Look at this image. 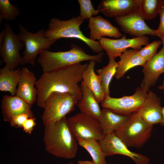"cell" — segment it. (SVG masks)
Here are the masks:
<instances>
[{"label":"cell","mask_w":164,"mask_h":164,"mask_svg":"<svg viewBox=\"0 0 164 164\" xmlns=\"http://www.w3.org/2000/svg\"><path fill=\"white\" fill-rule=\"evenodd\" d=\"M88 63H81L50 72L43 73L37 80V105L43 108L48 97L54 92L70 94L78 101L81 99V87L83 73Z\"/></svg>","instance_id":"1"},{"label":"cell","mask_w":164,"mask_h":164,"mask_svg":"<svg viewBox=\"0 0 164 164\" xmlns=\"http://www.w3.org/2000/svg\"><path fill=\"white\" fill-rule=\"evenodd\" d=\"M45 127L43 142L46 151L56 157L74 158L78 144L69 129L66 117Z\"/></svg>","instance_id":"2"},{"label":"cell","mask_w":164,"mask_h":164,"mask_svg":"<svg viewBox=\"0 0 164 164\" xmlns=\"http://www.w3.org/2000/svg\"><path fill=\"white\" fill-rule=\"evenodd\" d=\"M71 46L70 49L66 51H42L37 62L41 66L43 73L63 69L84 61L93 60L98 63L102 62L103 52L91 55L86 53L83 48L77 45L72 44Z\"/></svg>","instance_id":"3"},{"label":"cell","mask_w":164,"mask_h":164,"mask_svg":"<svg viewBox=\"0 0 164 164\" xmlns=\"http://www.w3.org/2000/svg\"><path fill=\"white\" fill-rule=\"evenodd\" d=\"M84 21L80 15L66 20L52 18L45 31V36L52 40H58L62 38L78 39L85 43L94 52L98 53L102 52L99 41L90 39L80 30V27Z\"/></svg>","instance_id":"4"},{"label":"cell","mask_w":164,"mask_h":164,"mask_svg":"<svg viewBox=\"0 0 164 164\" xmlns=\"http://www.w3.org/2000/svg\"><path fill=\"white\" fill-rule=\"evenodd\" d=\"M153 126L136 112L114 132L128 147L140 148L150 137Z\"/></svg>","instance_id":"5"},{"label":"cell","mask_w":164,"mask_h":164,"mask_svg":"<svg viewBox=\"0 0 164 164\" xmlns=\"http://www.w3.org/2000/svg\"><path fill=\"white\" fill-rule=\"evenodd\" d=\"M78 101L67 93L54 92L46 100L42 116L45 126L66 117L74 109Z\"/></svg>","instance_id":"6"},{"label":"cell","mask_w":164,"mask_h":164,"mask_svg":"<svg viewBox=\"0 0 164 164\" xmlns=\"http://www.w3.org/2000/svg\"><path fill=\"white\" fill-rule=\"evenodd\" d=\"M19 32L17 35L25 46L23 58L26 64L29 63L33 67L38 54L44 50H48L58 40L50 39L45 36L44 29L33 33L28 31L18 22Z\"/></svg>","instance_id":"7"},{"label":"cell","mask_w":164,"mask_h":164,"mask_svg":"<svg viewBox=\"0 0 164 164\" xmlns=\"http://www.w3.org/2000/svg\"><path fill=\"white\" fill-rule=\"evenodd\" d=\"M5 33L0 47V56L5 66L11 70H14L19 65L26 64L20 54V50L23 49L25 46L19 37L13 31L9 24L5 22Z\"/></svg>","instance_id":"8"},{"label":"cell","mask_w":164,"mask_h":164,"mask_svg":"<svg viewBox=\"0 0 164 164\" xmlns=\"http://www.w3.org/2000/svg\"><path fill=\"white\" fill-rule=\"evenodd\" d=\"M148 92L140 87L137 88L135 93L130 96L114 98L105 95L101 105L103 108H109L116 114L129 116L139 110Z\"/></svg>","instance_id":"9"},{"label":"cell","mask_w":164,"mask_h":164,"mask_svg":"<svg viewBox=\"0 0 164 164\" xmlns=\"http://www.w3.org/2000/svg\"><path fill=\"white\" fill-rule=\"evenodd\" d=\"M69 129L76 138L98 141L104 136L98 120L81 112L68 118Z\"/></svg>","instance_id":"10"},{"label":"cell","mask_w":164,"mask_h":164,"mask_svg":"<svg viewBox=\"0 0 164 164\" xmlns=\"http://www.w3.org/2000/svg\"><path fill=\"white\" fill-rule=\"evenodd\" d=\"M99 42L102 50L106 52L108 58L115 60L116 57H120L128 48L139 50L142 46L149 43V38L145 36L127 39L125 35L124 34L121 38L116 39L102 37Z\"/></svg>","instance_id":"11"},{"label":"cell","mask_w":164,"mask_h":164,"mask_svg":"<svg viewBox=\"0 0 164 164\" xmlns=\"http://www.w3.org/2000/svg\"><path fill=\"white\" fill-rule=\"evenodd\" d=\"M99 142L106 157L121 155L129 157L136 164H148L150 161L147 157L129 150L114 132L104 135Z\"/></svg>","instance_id":"12"},{"label":"cell","mask_w":164,"mask_h":164,"mask_svg":"<svg viewBox=\"0 0 164 164\" xmlns=\"http://www.w3.org/2000/svg\"><path fill=\"white\" fill-rule=\"evenodd\" d=\"M139 0H102L97 6L105 16L115 18L139 12Z\"/></svg>","instance_id":"13"},{"label":"cell","mask_w":164,"mask_h":164,"mask_svg":"<svg viewBox=\"0 0 164 164\" xmlns=\"http://www.w3.org/2000/svg\"><path fill=\"white\" fill-rule=\"evenodd\" d=\"M115 20L124 33L137 37L150 35L155 36V30L149 27L139 12L125 17L115 18Z\"/></svg>","instance_id":"14"},{"label":"cell","mask_w":164,"mask_h":164,"mask_svg":"<svg viewBox=\"0 0 164 164\" xmlns=\"http://www.w3.org/2000/svg\"><path fill=\"white\" fill-rule=\"evenodd\" d=\"M144 78L141 87L148 92L149 88L155 84L159 77L164 73V47L149 60L143 67Z\"/></svg>","instance_id":"15"},{"label":"cell","mask_w":164,"mask_h":164,"mask_svg":"<svg viewBox=\"0 0 164 164\" xmlns=\"http://www.w3.org/2000/svg\"><path fill=\"white\" fill-rule=\"evenodd\" d=\"M161 100L155 93L149 91L142 106L136 112L143 120L151 125L160 124L162 120Z\"/></svg>","instance_id":"16"},{"label":"cell","mask_w":164,"mask_h":164,"mask_svg":"<svg viewBox=\"0 0 164 164\" xmlns=\"http://www.w3.org/2000/svg\"><path fill=\"white\" fill-rule=\"evenodd\" d=\"M21 70L16 95L32 106L37 100V90L35 87L37 80L34 73L27 67H23Z\"/></svg>","instance_id":"17"},{"label":"cell","mask_w":164,"mask_h":164,"mask_svg":"<svg viewBox=\"0 0 164 164\" xmlns=\"http://www.w3.org/2000/svg\"><path fill=\"white\" fill-rule=\"evenodd\" d=\"M1 108L4 121L10 122L12 117L21 114H26L34 117L32 106L16 95L4 96L1 101Z\"/></svg>","instance_id":"18"},{"label":"cell","mask_w":164,"mask_h":164,"mask_svg":"<svg viewBox=\"0 0 164 164\" xmlns=\"http://www.w3.org/2000/svg\"><path fill=\"white\" fill-rule=\"evenodd\" d=\"M88 27L90 30L89 39L93 41L99 40L104 36L118 39L122 36L117 27L100 15L93 16L89 19Z\"/></svg>","instance_id":"19"},{"label":"cell","mask_w":164,"mask_h":164,"mask_svg":"<svg viewBox=\"0 0 164 164\" xmlns=\"http://www.w3.org/2000/svg\"><path fill=\"white\" fill-rule=\"evenodd\" d=\"M96 62L90 60L82 74V85L86 86L94 94L98 103H101L105 95L102 87L100 78L94 71Z\"/></svg>","instance_id":"20"},{"label":"cell","mask_w":164,"mask_h":164,"mask_svg":"<svg viewBox=\"0 0 164 164\" xmlns=\"http://www.w3.org/2000/svg\"><path fill=\"white\" fill-rule=\"evenodd\" d=\"M82 97L77 105L80 112L98 120L101 114V109L95 97L87 87L81 84Z\"/></svg>","instance_id":"21"},{"label":"cell","mask_w":164,"mask_h":164,"mask_svg":"<svg viewBox=\"0 0 164 164\" xmlns=\"http://www.w3.org/2000/svg\"><path fill=\"white\" fill-rule=\"evenodd\" d=\"M129 116L119 115L109 108H103L98 120L104 136L114 132L120 128L125 122Z\"/></svg>","instance_id":"22"},{"label":"cell","mask_w":164,"mask_h":164,"mask_svg":"<svg viewBox=\"0 0 164 164\" xmlns=\"http://www.w3.org/2000/svg\"><path fill=\"white\" fill-rule=\"evenodd\" d=\"M138 50H127L122 53L118 62V67L115 77L117 80L123 77L130 69L136 66L144 67L146 62L138 53Z\"/></svg>","instance_id":"23"},{"label":"cell","mask_w":164,"mask_h":164,"mask_svg":"<svg viewBox=\"0 0 164 164\" xmlns=\"http://www.w3.org/2000/svg\"><path fill=\"white\" fill-rule=\"evenodd\" d=\"M21 72L20 68L11 70L5 66L0 68V91L9 92L12 96L15 95Z\"/></svg>","instance_id":"24"},{"label":"cell","mask_w":164,"mask_h":164,"mask_svg":"<svg viewBox=\"0 0 164 164\" xmlns=\"http://www.w3.org/2000/svg\"><path fill=\"white\" fill-rule=\"evenodd\" d=\"M78 144L89 153L95 164H106V156L99 141L94 139H84L76 138Z\"/></svg>","instance_id":"25"},{"label":"cell","mask_w":164,"mask_h":164,"mask_svg":"<svg viewBox=\"0 0 164 164\" xmlns=\"http://www.w3.org/2000/svg\"><path fill=\"white\" fill-rule=\"evenodd\" d=\"M108 59L109 62L107 65L96 70L100 78L103 90L107 95H110L109 85L116 74L118 67V63L115 60L110 57Z\"/></svg>","instance_id":"26"},{"label":"cell","mask_w":164,"mask_h":164,"mask_svg":"<svg viewBox=\"0 0 164 164\" xmlns=\"http://www.w3.org/2000/svg\"><path fill=\"white\" fill-rule=\"evenodd\" d=\"M163 2V0H139V12L145 20H152L159 14Z\"/></svg>","instance_id":"27"},{"label":"cell","mask_w":164,"mask_h":164,"mask_svg":"<svg viewBox=\"0 0 164 164\" xmlns=\"http://www.w3.org/2000/svg\"><path fill=\"white\" fill-rule=\"evenodd\" d=\"M20 13L19 8L11 4L9 0H0V26L3 19L13 21Z\"/></svg>","instance_id":"28"},{"label":"cell","mask_w":164,"mask_h":164,"mask_svg":"<svg viewBox=\"0 0 164 164\" xmlns=\"http://www.w3.org/2000/svg\"><path fill=\"white\" fill-rule=\"evenodd\" d=\"M80 7V15L84 20L90 19L93 16L97 15L100 12L94 9L90 0H78Z\"/></svg>","instance_id":"29"},{"label":"cell","mask_w":164,"mask_h":164,"mask_svg":"<svg viewBox=\"0 0 164 164\" xmlns=\"http://www.w3.org/2000/svg\"><path fill=\"white\" fill-rule=\"evenodd\" d=\"M161 44V41L155 40L141 48L138 50V53L147 62L157 53V50Z\"/></svg>","instance_id":"30"},{"label":"cell","mask_w":164,"mask_h":164,"mask_svg":"<svg viewBox=\"0 0 164 164\" xmlns=\"http://www.w3.org/2000/svg\"><path fill=\"white\" fill-rule=\"evenodd\" d=\"M32 117L26 114H21L12 117L9 122L11 126L13 127H21L25 121L28 118Z\"/></svg>","instance_id":"31"},{"label":"cell","mask_w":164,"mask_h":164,"mask_svg":"<svg viewBox=\"0 0 164 164\" xmlns=\"http://www.w3.org/2000/svg\"><path fill=\"white\" fill-rule=\"evenodd\" d=\"M160 22L158 28L155 30V36L161 39L164 37V0L163 4L159 10Z\"/></svg>","instance_id":"32"},{"label":"cell","mask_w":164,"mask_h":164,"mask_svg":"<svg viewBox=\"0 0 164 164\" xmlns=\"http://www.w3.org/2000/svg\"><path fill=\"white\" fill-rule=\"evenodd\" d=\"M36 118L34 117L29 118L23 123L22 128L23 131L28 134H31L36 125Z\"/></svg>","instance_id":"33"},{"label":"cell","mask_w":164,"mask_h":164,"mask_svg":"<svg viewBox=\"0 0 164 164\" xmlns=\"http://www.w3.org/2000/svg\"><path fill=\"white\" fill-rule=\"evenodd\" d=\"M5 30L3 29L0 33V47L1 46L5 35Z\"/></svg>","instance_id":"34"},{"label":"cell","mask_w":164,"mask_h":164,"mask_svg":"<svg viewBox=\"0 0 164 164\" xmlns=\"http://www.w3.org/2000/svg\"><path fill=\"white\" fill-rule=\"evenodd\" d=\"M78 164H95L92 161L88 160H79L77 161Z\"/></svg>","instance_id":"35"},{"label":"cell","mask_w":164,"mask_h":164,"mask_svg":"<svg viewBox=\"0 0 164 164\" xmlns=\"http://www.w3.org/2000/svg\"><path fill=\"white\" fill-rule=\"evenodd\" d=\"M162 126H164V106L162 108V120L160 124Z\"/></svg>","instance_id":"36"},{"label":"cell","mask_w":164,"mask_h":164,"mask_svg":"<svg viewBox=\"0 0 164 164\" xmlns=\"http://www.w3.org/2000/svg\"><path fill=\"white\" fill-rule=\"evenodd\" d=\"M158 88L161 90H164V81L162 82V84L161 85L159 86Z\"/></svg>","instance_id":"37"},{"label":"cell","mask_w":164,"mask_h":164,"mask_svg":"<svg viewBox=\"0 0 164 164\" xmlns=\"http://www.w3.org/2000/svg\"><path fill=\"white\" fill-rule=\"evenodd\" d=\"M162 44L163 45V47H164V37L161 39Z\"/></svg>","instance_id":"38"},{"label":"cell","mask_w":164,"mask_h":164,"mask_svg":"<svg viewBox=\"0 0 164 164\" xmlns=\"http://www.w3.org/2000/svg\"><path fill=\"white\" fill-rule=\"evenodd\" d=\"M68 164H73L72 162H70L68 163ZM76 164H78V163Z\"/></svg>","instance_id":"39"}]
</instances>
